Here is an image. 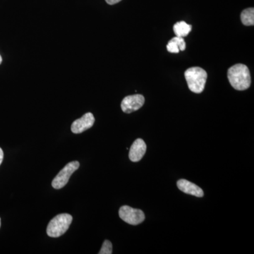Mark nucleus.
Returning <instances> with one entry per match:
<instances>
[{
	"label": "nucleus",
	"mask_w": 254,
	"mask_h": 254,
	"mask_svg": "<svg viewBox=\"0 0 254 254\" xmlns=\"http://www.w3.org/2000/svg\"><path fill=\"white\" fill-rule=\"evenodd\" d=\"M227 77L231 86L237 91L248 89L252 83L250 69L243 64H237L229 68Z\"/></svg>",
	"instance_id": "nucleus-1"
},
{
	"label": "nucleus",
	"mask_w": 254,
	"mask_h": 254,
	"mask_svg": "<svg viewBox=\"0 0 254 254\" xmlns=\"http://www.w3.org/2000/svg\"><path fill=\"white\" fill-rule=\"evenodd\" d=\"M185 76L190 91L195 93L203 91L208 78V74L203 68L197 66L188 68L185 71Z\"/></svg>",
	"instance_id": "nucleus-2"
},
{
	"label": "nucleus",
	"mask_w": 254,
	"mask_h": 254,
	"mask_svg": "<svg viewBox=\"0 0 254 254\" xmlns=\"http://www.w3.org/2000/svg\"><path fill=\"white\" fill-rule=\"evenodd\" d=\"M72 220V216L68 213L57 215L48 224L47 227V235L53 238L62 236L67 231Z\"/></svg>",
	"instance_id": "nucleus-3"
},
{
	"label": "nucleus",
	"mask_w": 254,
	"mask_h": 254,
	"mask_svg": "<svg viewBox=\"0 0 254 254\" xmlns=\"http://www.w3.org/2000/svg\"><path fill=\"white\" fill-rule=\"evenodd\" d=\"M79 166L80 164L78 161H72L65 165V167H64L63 170L58 173L52 182V186L53 188L55 190H60L66 186L70 177L75 171L78 170Z\"/></svg>",
	"instance_id": "nucleus-4"
},
{
	"label": "nucleus",
	"mask_w": 254,
	"mask_h": 254,
	"mask_svg": "<svg viewBox=\"0 0 254 254\" xmlns=\"http://www.w3.org/2000/svg\"><path fill=\"white\" fill-rule=\"evenodd\" d=\"M120 218L132 225L141 224L145 220L144 213L140 209H135L128 205H124L119 210Z\"/></svg>",
	"instance_id": "nucleus-5"
},
{
	"label": "nucleus",
	"mask_w": 254,
	"mask_h": 254,
	"mask_svg": "<svg viewBox=\"0 0 254 254\" xmlns=\"http://www.w3.org/2000/svg\"><path fill=\"white\" fill-rule=\"evenodd\" d=\"M144 103L145 98L142 95H128L122 101L121 108L124 113L129 114L139 110Z\"/></svg>",
	"instance_id": "nucleus-6"
},
{
	"label": "nucleus",
	"mask_w": 254,
	"mask_h": 254,
	"mask_svg": "<svg viewBox=\"0 0 254 254\" xmlns=\"http://www.w3.org/2000/svg\"><path fill=\"white\" fill-rule=\"evenodd\" d=\"M95 123V118L93 114L88 113L85 114L82 118L75 120L71 127V131L73 133H81L86 130L89 129Z\"/></svg>",
	"instance_id": "nucleus-7"
},
{
	"label": "nucleus",
	"mask_w": 254,
	"mask_h": 254,
	"mask_svg": "<svg viewBox=\"0 0 254 254\" xmlns=\"http://www.w3.org/2000/svg\"><path fill=\"white\" fill-rule=\"evenodd\" d=\"M146 144L141 138H138L133 142L129 150L128 157L132 162H138L143 158L146 152Z\"/></svg>",
	"instance_id": "nucleus-8"
},
{
	"label": "nucleus",
	"mask_w": 254,
	"mask_h": 254,
	"mask_svg": "<svg viewBox=\"0 0 254 254\" xmlns=\"http://www.w3.org/2000/svg\"><path fill=\"white\" fill-rule=\"evenodd\" d=\"M177 187L187 194L194 195L196 197H203L204 195L203 190L195 184L192 183L186 180H180L177 182Z\"/></svg>",
	"instance_id": "nucleus-9"
},
{
	"label": "nucleus",
	"mask_w": 254,
	"mask_h": 254,
	"mask_svg": "<svg viewBox=\"0 0 254 254\" xmlns=\"http://www.w3.org/2000/svg\"><path fill=\"white\" fill-rule=\"evenodd\" d=\"M186 49V43L182 37L176 36L169 41L167 50L171 53H179Z\"/></svg>",
	"instance_id": "nucleus-10"
},
{
	"label": "nucleus",
	"mask_w": 254,
	"mask_h": 254,
	"mask_svg": "<svg viewBox=\"0 0 254 254\" xmlns=\"http://www.w3.org/2000/svg\"><path fill=\"white\" fill-rule=\"evenodd\" d=\"M192 26L185 22V21H180L174 25V32L175 35L178 37H186L190 34L191 31Z\"/></svg>",
	"instance_id": "nucleus-11"
},
{
	"label": "nucleus",
	"mask_w": 254,
	"mask_h": 254,
	"mask_svg": "<svg viewBox=\"0 0 254 254\" xmlns=\"http://www.w3.org/2000/svg\"><path fill=\"white\" fill-rule=\"evenodd\" d=\"M241 20L245 26H254V9L248 8L244 10L241 14Z\"/></svg>",
	"instance_id": "nucleus-12"
},
{
	"label": "nucleus",
	"mask_w": 254,
	"mask_h": 254,
	"mask_svg": "<svg viewBox=\"0 0 254 254\" xmlns=\"http://www.w3.org/2000/svg\"><path fill=\"white\" fill-rule=\"evenodd\" d=\"M99 254H113V245L109 240H105L102 246Z\"/></svg>",
	"instance_id": "nucleus-13"
},
{
	"label": "nucleus",
	"mask_w": 254,
	"mask_h": 254,
	"mask_svg": "<svg viewBox=\"0 0 254 254\" xmlns=\"http://www.w3.org/2000/svg\"><path fill=\"white\" fill-rule=\"evenodd\" d=\"M105 1H106V2L108 3V4L113 5L120 2L122 0H105Z\"/></svg>",
	"instance_id": "nucleus-14"
},
{
	"label": "nucleus",
	"mask_w": 254,
	"mask_h": 254,
	"mask_svg": "<svg viewBox=\"0 0 254 254\" xmlns=\"http://www.w3.org/2000/svg\"><path fill=\"white\" fill-rule=\"evenodd\" d=\"M3 158H4V153H3L2 149L0 148V165H1V163H2Z\"/></svg>",
	"instance_id": "nucleus-15"
},
{
	"label": "nucleus",
	"mask_w": 254,
	"mask_h": 254,
	"mask_svg": "<svg viewBox=\"0 0 254 254\" xmlns=\"http://www.w3.org/2000/svg\"><path fill=\"white\" fill-rule=\"evenodd\" d=\"M2 63V58H1V55H0V64Z\"/></svg>",
	"instance_id": "nucleus-16"
},
{
	"label": "nucleus",
	"mask_w": 254,
	"mask_h": 254,
	"mask_svg": "<svg viewBox=\"0 0 254 254\" xmlns=\"http://www.w3.org/2000/svg\"><path fill=\"white\" fill-rule=\"evenodd\" d=\"M0 227H1V219H0Z\"/></svg>",
	"instance_id": "nucleus-17"
}]
</instances>
